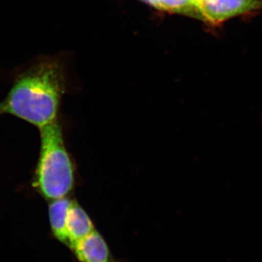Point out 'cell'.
<instances>
[{
	"label": "cell",
	"mask_w": 262,
	"mask_h": 262,
	"mask_svg": "<svg viewBox=\"0 0 262 262\" xmlns=\"http://www.w3.org/2000/svg\"><path fill=\"white\" fill-rule=\"evenodd\" d=\"M64 91V73L60 61L39 58L15 76L6 98L0 102V115H13L39 130L58 119Z\"/></svg>",
	"instance_id": "6da1fadb"
},
{
	"label": "cell",
	"mask_w": 262,
	"mask_h": 262,
	"mask_svg": "<svg viewBox=\"0 0 262 262\" xmlns=\"http://www.w3.org/2000/svg\"><path fill=\"white\" fill-rule=\"evenodd\" d=\"M40 150L32 186L48 201L65 198L75 183L74 168L58 119L39 129Z\"/></svg>",
	"instance_id": "7a4b0ae2"
},
{
	"label": "cell",
	"mask_w": 262,
	"mask_h": 262,
	"mask_svg": "<svg viewBox=\"0 0 262 262\" xmlns=\"http://www.w3.org/2000/svg\"><path fill=\"white\" fill-rule=\"evenodd\" d=\"M201 18L213 25L262 10L261 0H196Z\"/></svg>",
	"instance_id": "3957f363"
},
{
	"label": "cell",
	"mask_w": 262,
	"mask_h": 262,
	"mask_svg": "<svg viewBox=\"0 0 262 262\" xmlns=\"http://www.w3.org/2000/svg\"><path fill=\"white\" fill-rule=\"evenodd\" d=\"M80 262H117L102 235L95 230L73 248Z\"/></svg>",
	"instance_id": "277c9868"
},
{
	"label": "cell",
	"mask_w": 262,
	"mask_h": 262,
	"mask_svg": "<svg viewBox=\"0 0 262 262\" xmlns=\"http://www.w3.org/2000/svg\"><path fill=\"white\" fill-rule=\"evenodd\" d=\"M95 229L92 220L76 201H71L67 216L68 246L72 249L77 243L92 233Z\"/></svg>",
	"instance_id": "5b68a950"
},
{
	"label": "cell",
	"mask_w": 262,
	"mask_h": 262,
	"mask_svg": "<svg viewBox=\"0 0 262 262\" xmlns=\"http://www.w3.org/2000/svg\"><path fill=\"white\" fill-rule=\"evenodd\" d=\"M71 201L68 198H60L51 201L49 205V218L52 231L57 239L68 246L67 234V216Z\"/></svg>",
	"instance_id": "8992f818"
},
{
	"label": "cell",
	"mask_w": 262,
	"mask_h": 262,
	"mask_svg": "<svg viewBox=\"0 0 262 262\" xmlns=\"http://www.w3.org/2000/svg\"><path fill=\"white\" fill-rule=\"evenodd\" d=\"M158 9L173 13L191 14L201 18L193 0H158Z\"/></svg>",
	"instance_id": "52a82bcc"
},
{
	"label": "cell",
	"mask_w": 262,
	"mask_h": 262,
	"mask_svg": "<svg viewBox=\"0 0 262 262\" xmlns=\"http://www.w3.org/2000/svg\"><path fill=\"white\" fill-rule=\"evenodd\" d=\"M144 3H147L151 6L154 7V8L158 9V7H159V5H158V0H142Z\"/></svg>",
	"instance_id": "ba28073f"
},
{
	"label": "cell",
	"mask_w": 262,
	"mask_h": 262,
	"mask_svg": "<svg viewBox=\"0 0 262 262\" xmlns=\"http://www.w3.org/2000/svg\"><path fill=\"white\" fill-rule=\"evenodd\" d=\"M195 1H196V0H193V2H194V4H195Z\"/></svg>",
	"instance_id": "9c48e42d"
}]
</instances>
